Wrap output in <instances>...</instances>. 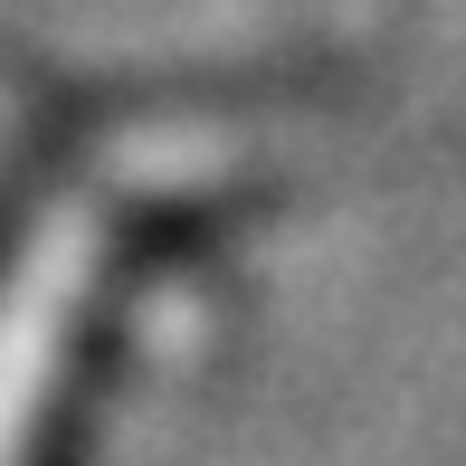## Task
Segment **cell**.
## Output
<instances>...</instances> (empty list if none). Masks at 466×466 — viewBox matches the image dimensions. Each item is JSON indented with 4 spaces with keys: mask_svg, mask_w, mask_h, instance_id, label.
Masks as SVG:
<instances>
[{
    "mask_svg": "<svg viewBox=\"0 0 466 466\" xmlns=\"http://www.w3.org/2000/svg\"><path fill=\"white\" fill-rule=\"evenodd\" d=\"M115 181L67 190L57 209H38V228L19 238L10 277H0V466H29V438L48 419V390L67 371V343L96 305L105 277V228H115Z\"/></svg>",
    "mask_w": 466,
    "mask_h": 466,
    "instance_id": "6da1fadb",
    "label": "cell"
}]
</instances>
